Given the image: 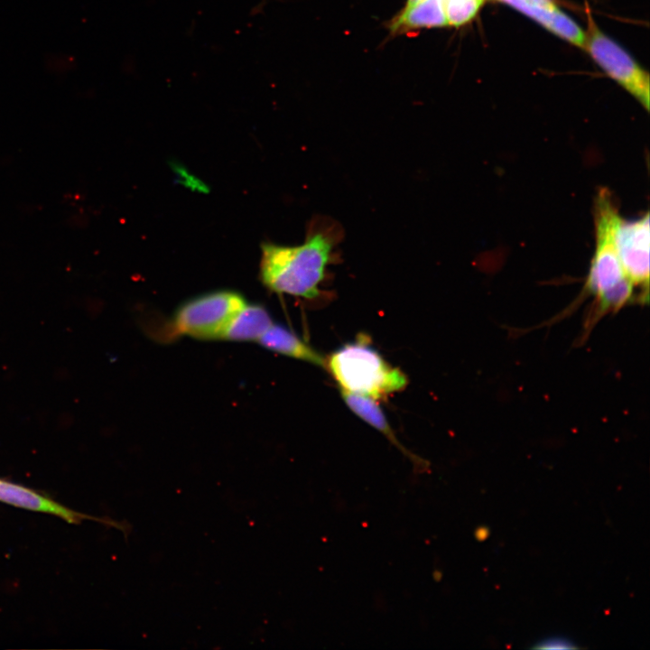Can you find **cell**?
I'll return each instance as SVG.
<instances>
[{
	"mask_svg": "<svg viewBox=\"0 0 650 650\" xmlns=\"http://www.w3.org/2000/svg\"><path fill=\"white\" fill-rule=\"evenodd\" d=\"M339 238L335 224H311L300 245L265 243L262 246L260 278L276 293L307 300L320 292L328 266L333 262Z\"/></svg>",
	"mask_w": 650,
	"mask_h": 650,
	"instance_id": "obj_1",
	"label": "cell"
},
{
	"mask_svg": "<svg viewBox=\"0 0 650 650\" xmlns=\"http://www.w3.org/2000/svg\"><path fill=\"white\" fill-rule=\"evenodd\" d=\"M325 368L340 390L377 400L403 390L406 376L390 365L367 340L348 342L333 351Z\"/></svg>",
	"mask_w": 650,
	"mask_h": 650,
	"instance_id": "obj_2",
	"label": "cell"
},
{
	"mask_svg": "<svg viewBox=\"0 0 650 650\" xmlns=\"http://www.w3.org/2000/svg\"><path fill=\"white\" fill-rule=\"evenodd\" d=\"M246 303L233 291L209 292L189 300L173 315V331L198 339H220L222 333Z\"/></svg>",
	"mask_w": 650,
	"mask_h": 650,
	"instance_id": "obj_3",
	"label": "cell"
},
{
	"mask_svg": "<svg viewBox=\"0 0 650 650\" xmlns=\"http://www.w3.org/2000/svg\"><path fill=\"white\" fill-rule=\"evenodd\" d=\"M592 58L612 79L649 107V77L619 45L590 22L585 46Z\"/></svg>",
	"mask_w": 650,
	"mask_h": 650,
	"instance_id": "obj_4",
	"label": "cell"
},
{
	"mask_svg": "<svg viewBox=\"0 0 650 650\" xmlns=\"http://www.w3.org/2000/svg\"><path fill=\"white\" fill-rule=\"evenodd\" d=\"M649 213L634 220L619 217L615 230V246L626 276L639 288L643 302L648 301L649 288Z\"/></svg>",
	"mask_w": 650,
	"mask_h": 650,
	"instance_id": "obj_5",
	"label": "cell"
},
{
	"mask_svg": "<svg viewBox=\"0 0 650 650\" xmlns=\"http://www.w3.org/2000/svg\"><path fill=\"white\" fill-rule=\"evenodd\" d=\"M0 501L28 510L59 516L68 523L79 524L88 516L44 497L26 487L0 479Z\"/></svg>",
	"mask_w": 650,
	"mask_h": 650,
	"instance_id": "obj_6",
	"label": "cell"
},
{
	"mask_svg": "<svg viewBox=\"0 0 650 650\" xmlns=\"http://www.w3.org/2000/svg\"><path fill=\"white\" fill-rule=\"evenodd\" d=\"M341 396L346 405L360 419L371 427L381 432L393 445H395L407 459H409L419 471L425 470L427 462L417 455L409 451L398 441L395 432L375 399L370 397L341 391Z\"/></svg>",
	"mask_w": 650,
	"mask_h": 650,
	"instance_id": "obj_7",
	"label": "cell"
},
{
	"mask_svg": "<svg viewBox=\"0 0 650 650\" xmlns=\"http://www.w3.org/2000/svg\"><path fill=\"white\" fill-rule=\"evenodd\" d=\"M274 353L324 367L326 358L286 327L273 323L257 341Z\"/></svg>",
	"mask_w": 650,
	"mask_h": 650,
	"instance_id": "obj_8",
	"label": "cell"
},
{
	"mask_svg": "<svg viewBox=\"0 0 650 650\" xmlns=\"http://www.w3.org/2000/svg\"><path fill=\"white\" fill-rule=\"evenodd\" d=\"M273 323L264 306L246 302L228 322L220 339L257 342Z\"/></svg>",
	"mask_w": 650,
	"mask_h": 650,
	"instance_id": "obj_9",
	"label": "cell"
},
{
	"mask_svg": "<svg viewBox=\"0 0 650 650\" xmlns=\"http://www.w3.org/2000/svg\"><path fill=\"white\" fill-rule=\"evenodd\" d=\"M447 24L444 0H420L412 5L404 6L399 15L393 20L390 29L397 33Z\"/></svg>",
	"mask_w": 650,
	"mask_h": 650,
	"instance_id": "obj_10",
	"label": "cell"
},
{
	"mask_svg": "<svg viewBox=\"0 0 650 650\" xmlns=\"http://www.w3.org/2000/svg\"><path fill=\"white\" fill-rule=\"evenodd\" d=\"M484 0H444L447 23L460 26L469 22L478 13Z\"/></svg>",
	"mask_w": 650,
	"mask_h": 650,
	"instance_id": "obj_11",
	"label": "cell"
},
{
	"mask_svg": "<svg viewBox=\"0 0 650 650\" xmlns=\"http://www.w3.org/2000/svg\"><path fill=\"white\" fill-rule=\"evenodd\" d=\"M548 30L577 46H585L586 34L574 21L559 9L555 11Z\"/></svg>",
	"mask_w": 650,
	"mask_h": 650,
	"instance_id": "obj_12",
	"label": "cell"
},
{
	"mask_svg": "<svg viewBox=\"0 0 650 650\" xmlns=\"http://www.w3.org/2000/svg\"><path fill=\"white\" fill-rule=\"evenodd\" d=\"M577 646L571 641L564 637H550L538 642L535 649H574Z\"/></svg>",
	"mask_w": 650,
	"mask_h": 650,
	"instance_id": "obj_13",
	"label": "cell"
},
{
	"mask_svg": "<svg viewBox=\"0 0 650 650\" xmlns=\"http://www.w3.org/2000/svg\"><path fill=\"white\" fill-rule=\"evenodd\" d=\"M489 535V529L486 526H480L476 529L475 536L478 541L487 539Z\"/></svg>",
	"mask_w": 650,
	"mask_h": 650,
	"instance_id": "obj_14",
	"label": "cell"
},
{
	"mask_svg": "<svg viewBox=\"0 0 650 650\" xmlns=\"http://www.w3.org/2000/svg\"><path fill=\"white\" fill-rule=\"evenodd\" d=\"M420 0H407L405 6L412 5Z\"/></svg>",
	"mask_w": 650,
	"mask_h": 650,
	"instance_id": "obj_15",
	"label": "cell"
}]
</instances>
